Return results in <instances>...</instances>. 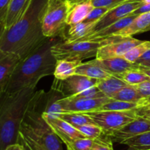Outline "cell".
Returning a JSON list of instances; mask_svg holds the SVG:
<instances>
[{
	"label": "cell",
	"instance_id": "obj_1",
	"mask_svg": "<svg viewBox=\"0 0 150 150\" xmlns=\"http://www.w3.org/2000/svg\"><path fill=\"white\" fill-rule=\"evenodd\" d=\"M47 0H32L23 17L5 29L0 43V51L14 53L24 59L40 47L48 38L43 35L42 20Z\"/></svg>",
	"mask_w": 150,
	"mask_h": 150
},
{
	"label": "cell",
	"instance_id": "obj_2",
	"mask_svg": "<svg viewBox=\"0 0 150 150\" xmlns=\"http://www.w3.org/2000/svg\"><path fill=\"white\" fill-rule=\"evenodd\" d=\"M61 41L48 38L40 47L21 59L10 76L0 84V92L13 93L25 88H36L40 79L54 75L57 59L51 47Z\"/></svg>",
	"mask_w": 150,
	"mask_h": 150
},
{
	"label": "cell",
	"instance_id": "obj_3",
	"mask_svg": "<svg viewBox=\"0 0 150 150\" xmlns=\"http://www.w3.org/2000/svg\"><path fill=\"white\" fill-rule=\"evenodd\" d=\"M35 92V88L13 93L0 92V150L18 143L22 120Z\"/></svg>",
	"mask_w": 150,
	"mask_h": 150
},
{
	"label": "cell",
	"instance_id": "obj_4",
	"mask_svg": "<svg viewBox=\"0 0 150 150\" xmlns=\"http://www.w3.org/2000/svg\"><path fill=\"white\" fill-rule=\"evenodd\" d=\"M45 93L44 90L35 92L26 108L19 132L47 150H63L62 141L42 117Z\"/></svg>",
	"mask_w": 150,
	"mask_h": 150
},
{
	"label": "cell",
	"instance_id": "obj_5",
	"mask_svg": "<svg viewBox=\"0 0 150 150\" xmlns=\"http://www.w3.org/2000/svg\"><path fill=\"white\" fill-rule=\"evenodd\" d=\"M116 36L103 40H77L74 42H57L51 47V51L57 60H76L82 62L91 57H96L101 46L109 43Z\"/></svg>",
	"mask_w": 150,
	"mask_h": 150
},
{
	"label": "cell",
	"instance_id": "obj_6",
	"mask_svg": "<svg viewBox=\"0 0 150 150\" xmlns=\"http://www.w3.org/2000/svg\"><path fill=\"white\" fill-rule=\"evenodd\" d=\"M70 7L67 0H47L42 20L45 38L62 37L67 27V18Z\"/></svg>",
	"mask_w": 150,
	"mask_h": 150
},
{
	"label": "cell",
	"instance_id": "obj_7",
	"mask_svg": "<svg viewBox=\"0 0 150 150\" xmlns=\"http://www.w3.org/2000/svg\"><path fill=\"white\" fill-rule=\"evenodd\" d=\"M92 119L95 123L101 127L105 136H108L120 130L139 116L135 110L132 111H109L98 110L85 113Z\"/></svg>",
	"mask_w": 150,
	"mask_h": 150
},
{
	"label": "cell",
	"instance_id": "obj_8",
	"mask_svg": "<svg viewBox=\"0 0 150 150\" xmlns=\"http://www.w3.org/2000/svg\"><path fill=\"white\" fill-rule=\"evenodd\" d=\"M98 79L75 74L65 79H54L51 89L59 92L64 98L73 96L92 86H96Z\"/></svg>",
	"mask_w": 150,
	"mask_h": 150
},
{
	"label": "cell",
	"instance_id": "obj_9",
	"mask_svg": "<svg viewBox=\"0 0 150 150\" xmlns=\"http://www.w3.org/2000/svg\"><path fill=\"white\" fill-rule=\"evenodd\" d=\"M144 40L136 39L132 36H116L109 43L101 46L97 54V59H105L114 57H124L125 54L131 48L139 45Z\"/></svg>",
	"mask_w": 150,
	"mask_h": 150
},
{
	"label": "cell",
	"instance_id": "obj_10",
	"mask_svg": "<svg viewBox=\"0 0 150 150\" xmlns=\"http://www.w3.org/2000/svg\"><path fill=\"white\" fill-rule=\"evenodd\" d=\"M142 5H144V4L141 1L127 0L125 2L111 9L109 11L107 12L100 20H98L93 25L90 32L87 35L98 32V31L105 28L106 26L115 23L117 21L123 18L125 16H129L133 12L137 10L138 8L142 7Z\"/></svg>",
	"mask_w": 150,
	"mask_h": 150
},
{
	"label": "cell",
	"instance_id": "obj_11",
	"mask_svg": "<svg viewBox=\"0 0 150 150\" xmlns=\"http://www.w3.org/2000/svg\"><path fill=\"white\" fill-rule=\"evenodd\" d=\"M111 98L108 97L91 99L75 98L72 97L63 98L59 100L63 112L87 113L98 111Z\"/></svg>",
	"mask_w": 150,
	"mask_h": 150
},
{
	"label": "cell",
	"instance_id": "obj_12",
	"mask_svg": "<svg viewBox=\"0 0 150 150\" xmlns=\"http://www.w3.org/2000/svg\"><path fill=\"white\" fill-rule=\"evenodd\" d=\"M147 132H150V120L144 117H138L136 120L107 136L112 142L122 144L127 139Z\"/></svg>",
	"mask_w": 150,
	"mask_h": 150
},
{
	"label": "cell",
	"instance_id": "obj_13",
	"mask_svg": "<svg viewBox=\"0 0 150 150\" xmlns=\"http://www.w3.org/2000/svg\"><path fill=\"white\" fill-rule=\"evenodd\" d=\"M42 117L65 146L76 139L86 138L76 127L59 117H50L42 114Z\"/></svg>",
	"mask_w": 150,
	"mask_h": 150
},
{
	"label": "cell",
	"instance_id": "obj_14",
	"mask_svg": "<svg viewBox=\"0 0 150 150\" xmlns=\"http://www.w3.org/2000/svg\"><path fill=\"white\" fill-rule=\"evenodd\" d=\"M94 62L100 66L107 73L113 76H119L130 70H136L139 69V64L128 61L124 57H114L105 59L93 60Z\"/></svg>",
	"mask_w": 150,
	"mask_h": 150
},
{
	"label": "cell",
	"instance_id": "obj_15",
	"mask_svg": "<svg viewBox=\"0 0 150 150\" xmlns=\"http://www.w3.org/2000/svg\"><path fill=\"white\" fill-rule=\"evenodd\" d=\"M136 16H137L133 14H130L129 16H125L123 18L117 21L115 23L106 26L104 29L93 34L87 35V36L81 38L79 40H103L107 38L114 36L117 32L125 28L129 24H130L132 21L136 18Z\"/></svg>",
	"mask_w": 150,
	"mask_h": 150
},
{
	"label": "cell",
	"instance_id": "obj_16",
	"mask_svg": "<svg viewBox=\"0 0 150 150\" xmlns=\"http://www.w3.org/2000/svg\"><path fill=\"white\" fill-rule=\"evenodd\" d=\"M150 31V11L138 15L130 24L117 32L114 36L129 37Z\"/></svg>",
	"mask_w": 150,
	"mask_h": 150
},
{
	"label": "cell",
	"instance_id": "obj_17",
	"mask_svg": "<svg viewBox=\"0 0 150 150\" xmlns=\"http://www.w3.org/2000/svg\"><path fill=\"white\" fill-rule=\"evenodd\" d=\"M32 1V0H11L4 24L5 29L11 27L23 17Z\"/></svg>",
	"mask_w": 150,
	"mask_h": 150
},
{
	"label": "cell",
	"instance_id": "obj_18",
	"mask_svg": "<svg viewBox=\"0 0 150 150\" xmlns=\"http://www.w3.org/2000/svg\"><path fill=\"white\" fill-rule=\"evenodd\" d=\"M63 95L54 89L45 92L44 95V108L42 114L50 117H59L63 112L59 100L63 98Z\"/></svg>",
	"mask_w": 150,
	"mask_h": 150
},
{
	"label": "cell",
	"instance_id": "obj_19",
	"mask_svg": "<svg viewBox=\"0 0 150 150\" xmlns=\"http://www.w3.org/2000/svg\"><path fill=\"white\" fill-rule=\"evenodd\" d=\"M93 8L91 0H86L72 6L67 15V26L83 22Z\"/></svg>",
	"mask_w": 150,
	"mask_h": 150
},
{
	"label": "cell",
	"instance_id": "obj_20",
	"mask_svg": "<svg viewBox=\"0 0 150 150\" xmlns=\"http://www.w3.org/2000/svg\"><path fill=\"white\" fill-rule=\"evenodd\" d=\"M127 83L116 76L111 75L103 79H98L96 86L106 97L112 98L119 91L126 86Z\"/></svg>",
	"mask_w": 150,
	"mask_h": 150
},
{
	"label": "cell",
	"instance_id": "obj_21",
	"mask_svg": "<svg viewBox=\"0 0 150 150\" xmlns=\"http://www.w3.org/2000/svg\"><path fill=\"white\" fill-rule=\"evenodd\" d=\"M21 59V57L14 53L0 51V84L10 76Z\"/></svg>",
	"mask_w": 150,
	"mask_h": 150
},
{
	"label": "cell",
	"instance_id": "obj_22",
	"mask_svg": "<svg viewBox=\"0 0 150 150\" xmlns=\"http://www.w3.org/2000/svg\"><path fill=\"white\" fill-rule=\"evenodd\" d=\"M95 23L81 22L67 26L61 38L64 42H74L84 38L90 32Z\"/></svg>",
	"mask_w": 150,
	"mask_h": 150
},
{
	"label": "cell",
	"instance_id": "obj_23",
	"mask_svg": "<svg viewBox=\"0 0 150 150\" xmlns=\"http://www.w3.org/2000/svg\"><path fill=\"white\" fill-rule=\"evenodd\" d=\"M76 74L95 79H106L111 76L110 73H107L100 66L94 62L93 60L87 62L81 63L76 68Z\"/></svg>",
	"mask_w": 150,
	"mask_h": 150
},
{
	"label": "cell",
	"instance_id": "obj_24",
	"mask_svg": "<svg viewBox=\"0 0 150 150\" xmlns=\"http://www.w3.org/2000/svg\"><path fill=\"white\" fill-rule=\"evenodd\" d=\"M81 62L76 60H57L54 73V77L63 80L73 76L76 74V68Z\"/></svg>",
	"mask_w": 150,
	"mask_h": 150
},
{
	"label": "cell",
	"instance_id": "obj_25",
	"mask_svg": "<svg viewBox=\"0 0 150 150\" xmlns=\"http://www.w3.org/2000/svg\"><path fill=\"white\" fill-rule=\"evenodd\" d=\"M108 139V136L105 135L96 139L81 138L72 142L71 143L67 145L66 147L67 150H91L95 146L104 143Z\"/></svg>",
	"mask_w": 150,
	"mask_h": 150
},
{
	"label": "cell",
	"instance_id": "obj_26",
	"mask_svg": "<svg viewBox=\"0 0 150 150\" xmlns=\"http://www.w3.org/2000/svg\"><path fill=\"white\" fill-rule=\"evenodd\" d=\"M59 117L76 128L83 125L95 124L92 119L85 113L62 112Z\"/></svg>",
	"mask_w": 150,
	"mask_h": 150
},
{
	"label": "cell",
	"instance_id": "obj_27",
	"mask_svg": "<svg viewBox=\"0 0 150 150\" xmlns=\"http://www.w3.org/2000/svg\"><path fill=\"white\" fill-rule=\"evenodd\" d=\"M144 97L141 95L134 85H127L120 89L112 99L117 100L125 101V102L138 103Z\"/></svg>",
	"mask_w": 150,
	"mask_h": 150
},
{
	"label": "cell",
	"instance_id": "obj_28",
	"mask_svg": "<svg viewBox=\"0 0 150 150\" xmlns=\"http://www.w3.org/2000/svg\"><path fill=\"white\" fill-rule=\"evenodd\" d=\"M122 144L136 150H150V132L130 138Z\"/></svg>",
	"mask_w": 150,
	"mask_h": 150
},
{
	"label": "cell",
	"instance_id": "obj_29",
	"mask_svg": "<svg viewBox=\"0 0 150 150\" xmlns=\"http://www.w3.org/2000/svg\"><path fill=\"white\" fill-rule=\"evenodd\" d=\"M117 77L121 79L129 85H136L145 81L150 80L149 76H146L143 72L138 70L127 71L122 74L117 76Z\"/></svg>",
	"mask_w": 150,
	"mask_h": 150
},
{
	"label": "cell",
	"instance_id": "obj_30",
	"mask_svg": "<svg viewBox=\"0 0 150 150\" xmlns=\"http://www.w3.org/2000/svg\"><path fill=\"white\" fill-rule=\"evenodd\" d=\"M138 107L137 103L125 102L117 100L111 98L108 102L104 104L100 110H109V111H132L136 110Z\"/></svg>",
	"mask_w": 150,
	"mask_h": 150
},
{
	"label": "cell",
	"instance_id": "obj_31",
	"mask_svg": "<svg viewBox=\"0 0 150 150\" xmlns=\"http://www.w3.org/2000/svg\"><path fill=\"white\" fill-rule=\"evenodd\" d=\"M150 49V41H144L139 45L133 47L124 55V58L132 62H136L146 51Z\"/></svg>",
	"mask_w": 150,
	"mask_h": 150
},
{
	"label": "cell",
	"instance_id": "obj_32",
	"mask_svg": "<svg viewBox=\"0 0 150 150\" xmlns=\"http://www.w3.org/2000/svg\"><path fill=\"white\" fill-rule=\"evenodd\" d=\"M78 130L86 138L96 139L102 137L104 135L103 130L96 124H86L79 126Z\"/></svg>",
	"mask_w": 150,
	"mask_h": 150
},
{
	"label": "cell",
	"instance_id": "obj_33",
	"mask_svg": "<svg viewBox=\"0 0 150 150\" xmlns=\"http://www.w3.org/2000/svg\"><path fill=\"white\" fill-rule=\"evenodd\" d=\"M18 143L21 144L26 150H47L39 143L34 141L33 139H30L28 136H25L20 132H19Z\"/></svg>",
	"mask_w": 150,
	"mask_h": 150
},
{
	"label": "cell",
	"instance_id": "obj_34",
	"mask_svg": "<svg viewBox=\"0 0 150 150\" xmlns=\"http://www.w3.org/2000/svg\"><path fill=\"white\" fill-rule=\"evenodd\" d=\"M137 103L138 107L135 110L137 115L150 120V95L142 98Z\"/></svg>",
	"mask_w": 150,
	"mask_h": 150
},
{
	"label": "cell",
	"instance_id": "obj_35",
	"mask_svg": "<svg viewBox=\"0 0 150 150\" xmlns=\"http://www.w3.org/2000/svg\"><path fill=\"white\" fill-rule=\"evenodd\" d=\"M75 98H83V99H91V98H98L106 97L97 86H92L79 94L71 96Z\"/></svg>",
	"mask_w": 150,
	"mask_h": 150
},
{
	"label": "cell",
	"instance_id": "obj_36",
	"mask_svg": "<svg viewBox=\"0 0 150 150\" xmlns=\"http://www.w3.org/2000/svg\"><path fill=\"white\" fill-rule=\"evenodd\" d=\"M110 10H111V9L108 8V7H94V8L91 10V12L89 13L87 17L86 18V19H85L83 22L95 23L98 20H100L107 12L109 11Z\"/></svg>",
	"mask_w": 150,
	"mask_h": 150
},
{
	"label": "cell",
	"instance_id": "obj_37",
	"mask_svg": "<svg viewBox=\"0 0 150 150\" xmlns=\"http://www.w3.org/2000/svg\"><path fill=\"white\" fill-rule=\"evenodd\" d=\"M127 0H91L94 7H108L112 9L122 3L125 2Z\"/></svg>",
	"mask_w": 150,
	"mask_h": 150
},
{
	"label": "cell",
	"instance_id": "obj_38",
	"mask_svg": "<svg viewBox=\"0 0 150 150\" xmlns=\"http://www.w3.org/2000/svg\"><path fill=\"white\" fill-rule=\"evenodd\" d=\"M11 0H0V23L4 24Z\"/></svg>",
	"mask_w": 150,
	"mask_h": 150
},
{
	"label": "cell",
	"instance_id": "obj_39",
	"mask_svg": "<svg viewBox=\"0 0 150 150\" xmlns=\"http://www.w3.org/2000/svg\"><path fill=\"white\" fill-rule=\"evenodd\" d=\"M136 89L139 90L141 95L144 98L150 95V80L145 81L142 83H139V84L134 85Z\"/></svg>",
	"mask_w": 150,
	"mask_h": 150
},
{
	"label": "cell",
	"instance_id": "obj_40",
	"mask_svg": "<svg viewBox=\"0 0 150 150\" xmlns=\"http://www.w3.org/2000/svg\"><path fill=\"white\" fill-rule=\"evenodd\" d=\"M91 150H114L112 146V142L111 139L108 138L104 143L95 146Z\"/></svg>",
	"mask_w": 150,
	"mask_h": 150
},
{
	"label": "cell",
	"instance_id": "obj_41",
	"mask_svg": "<svg viewBox=\"0 0 150 150\" xmlns=\"http://www.w3.org/2000/svg\"><path fill=\"white\" fill-rule=\"evenodd\" d=\"M150 11V3L147 4H144L142 7H140L139 8H138L137 10H135L134 12L131 13V14L136 15V16H138V15H140L142 13H146V12Z\"/></svg>",
	"mask_w": 150,
	"mask_h": 150
},
{
	"label": "cell",
	"instance_id": "obj_42",
	"mask_svg": "<svg viewBox=\"0 0 150 150\" xmlns=\"http://www.w3.org/2000/svg\"><path fill=\"white\" fill-rule=\"evenodd\" d=\"M149 60H150V49L148 50L147 51H146V52H145L144 54L143 55H142V57H141L136 62L138 63V64H141V63L144 62H147V61H149Z\"/></svg>",
	"mask_w": 150,
	"mask_h": 150
},
{
	"label": "cell",
	"instance_id": "obj_43",
	"mask_svg": "<svg viewBox=\"0 0 150 150\" xmlns=\"http://www.w3.org/2000/svg\"><path fill=\"white\" fill-rule=\"evenodd\" d=\"M4 150H26L24 149L23 146L21 144H20L19 143L13 144L10 145V146H7Z\"/></svg>",
	"mask_w": 150,
	"mask_h": 150
},
{
	"label": "cell",
	"instance_id": "obj_44",
	"mask_svg": "<svg viewBox=\"0 0 150 150\" xmlns=\"http://www.w3.org/2000/svg\"><path fill=\"white\" fill-rule=\"evenodd\" d=\"M139 70L143 72L144 73H145L146 76H148L150 78V67H146V66H144V65H142V64H139Z\"/></svg>",
	"mask_w": 150,
	"mask_h": 150
},
{
	"label": "cell",
	"instance_id": "obj_45",
	"mask_svg": "<svg viewBox=\"0 0 150 150\" xmlns=\"http://www.w3.org/2000/svg\"><path fill=\"white\" fill-rule=\"evenodd\" d=\"M69 2V4H70V6H73L76 4H79V3L83 2V1H86V0H67Z\"/></svg>",
	"mask_w": 150,
	"mask_h": 150
},
{
	"label": "cell",
	"instance_id": "obj_46",
	"mask_svg": "<svg viewBox=\"0 0 150 150\" xmlns=\"http://www.w3.org/2000/svg\"><path fill=\"white\" fill-rule=\"evenodd\" d=\"M4 30H5V27L3 23H0V43H1V38H2L3 34H4Z\"/></svg>",
	"mask_w": 150,
	"mask_h": 150
},
{
	"label": "cell",
	"instance_id": "obj_47",
	"mask_svg": "<svg viewBox=\"0 0 150 150\" xmlns=\"http://www.w3.org/2000/svg\"><path fill=\"white\" fill-rule=\"evenodd\" d=\"M141 64H142V65H144V66H146V67H150V60L147 62H144L141 63Z\"/></svg>",
	"mask_w": 150,
	"mask_h": 150
},
{
	"label": "cell",
	"instance_id": "obj_48",
	"mask_svg": "<svg viewBox=\"0 0 150 150\" xmlns=\"http://www.w3.org/2000/svg\"><path fill=\"white\" fill-rule=\"evenodd\" d=\"M128 150H136V149H133V148H130V149H129Z\"/></svg>",
	"mask_w": 150,
	"mask_h": 150
}]
</instances>
